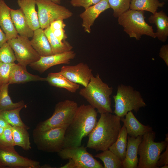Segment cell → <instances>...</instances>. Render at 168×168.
Listing matches in <instances>:
<instances>
[{
  "label": "cell",
  "mask_w": 168,
  "mask_h": 168,
  "mask_svg": "<svg viewBox=\"0 0 168 168\" xmlns=\"http://www.w3.org/2000/svg\"><path fill=\"white\" fill-rule=\"evenodd\" d=\"M97 113L90 105L78 106L65 130L63 148L81 146L82 138L89 134L97 123Z\"/></svg>",
  "instance_id": "1"
},
{
  "label": "cell",
  "mask_w": 168,
  "mask_h": 168,
  "mask_svg": "<svg viewBox=\"0 0 168 168\" xmlns=\"http://www.w3.org/2000/svg\"><path fill=\"white\" fill-rule=\"evenodd\" d=\"M100 114L95 127L88 135L86 147L96 151L109 149L116 141L122 127L120 117L110 113Z\"/></svg>",
  "instance_id": "2"
},
{
  "label": "cell",
  "mask_w": 168,
  "mask_h": 168,
  "mask_svg": "<svg viewBox=\"0 0 168 168\" xmlns=\"http://www.w3.org/2000/svg\"><path fill=\"white\" fill-rule=\"evenodd\" d=\"M113 90V87L103 82L97 74L92 76L87 86L80 90L79 94L100 114L112 113L110 96Z\"/></svg>",
  "instance_id": "3"
},
{
  "label": "cell",
  "mask_w": 168,
  "mask_h": 168,
  "mask_svg": "<svg viewBox=\"0 0 168 168\" xmlns=\"http://www.w3.org/2000/svg\"><path fill=\"white\" fill-rule=\"evenodd\" d=\"M155 133L152 130L145 133L142 136L138 149L140 156L137 168H156L162 152L168 144V135L164 141H154Z\"/></svg>",
  "instance_id": "4"
},
{
  "label": "cell",
  "mask_w": 168,
  "mask_h": 168,
  "mask_svg": "<svg viewBox=\"0 0 168 168\" xmlns=\"http://www.w3.org/2000/svg\"><path fill=\"white\" fill-rule=\"evenodd\" d=\"M144 13V11L129 9L118 17L119 24L130 38L139 40L145 35L156 38L152 26L145 21Z\"/></svg>",
  "instance_id": "5"
},
{
  "label": "cell",
  "mask_w": 168,
  "mask_h": 168,
  "mask_svg": "<svg viewBox=\"0 0 168 168\" xmlns=\"http://www.w3.org/2000/svg\"><path fill=\"white\" fill-rule=\"evenodd\" d=\"M113 98L115 103L114 113L120 118L130 111L137 112L140 108L146 106L140 92L130 86L119 85Z\"/></svg>",
  "instance_id": "6"
},
{
  "label": "cell",
  "mask_w": 168,
  "mask_h": 168,
  "mask_svg": "<svg viewBox=\"0 0 168 168\" xmlns=\"http://www.w3.org/2000/svg\"><path fill=\"white\" fill-rule=\"evenodd\" d=\"M78 107L76 102L68 100L58 102L55 105L52 116L40 123L35 129L42 131L56 127L68 126L72 121Z\"/></svg>",
  "instance_id": "7"
},
{
  "label": "cell",
  "mask_w": 168,
  "mask_h": 168,
  "mask_svg": "<svg viewBox=\"0 0 168 168\" xmlns=\"http://www.w3.org/2000/svg\"><path fill=\"white\" fill-rule=\"evenodd\" d=\"M68 126L56 127L44 131L35 129L34 142L39 150L48 152H58L63 147L64 135Z\"/></svg>",
  "instance_id": "8"
},
{
  "label": "cell",
  "mask_w": 168,
  "mask_h": 168,
  "mask_svg": "<svg viewBox=\"0 0 168 168\" xmlns=\"http://www.w3.org/2000/svg\"><path fill=\"white\" fill-rule=\"evenodd\" d=\"M40 28L44 29L54 21L67 19L73 13L65 7L49 0H36Z\"/></svg>",
  "instance_id": "9"
},
{
  "label": "cell",
  "mask_w": 168,
  "mask_h": 168,
  "mask_svg": "<svg viewBox=\"0 0 168 168\" xmlns=\"http://www.w3.org/2000/svg\"><path fill=\"white\" fill-rule=\"evenodd\" d=\"M13 49L18 63L26 67L38 60L40 56L32 46L29 38L18 35L7 41Z\"/></svg>",
  "instance_id": "10"
},
{
  "label": "cell",
  "mask_w": 168,
  "mask_h": 168,
  "mask_svg": "<svg viewBox=\"0 0 168 168\" xmlns=\"http://www.w3.org/2000/svg\"><path fill=\"white\" fill-rule=\"evenodd\" d=\"M62 160L73 159L77 168H103L104 166L88 152L86 147L80 146L63 148L58 152Z\"/></svg>",
  "instance_id": "11"
},
{
  "label": "cell",
  "mask_w": 168,
  "mask_h": 168,
  "mask_svg": "<svg viewBox=\"0 0 168 168\" xmlns=\"http://www.w3.org/2000/svg\"><path fill=\"white\" fill-rule=\"evenodd\" d=\"M92 70L83 63L73 65H64L61 68L60 73L71 82L86 86L93 75Z\"/></svg>",
  "instance_id": "12"
},
{
  "label": "cell",
  "mask_w": 168,
  "mask_h": 168,
  "mask_svg": "<svg viewBox=\"0 0 168 168\" xmlns=\"http://www.w3.org/2000/svg\"><path fill=\"white\" fill-rule=\"evenodd\" d=\"M76 55L75 52L71 50L49 56H40L38 60L29 65L32 69L42 73L54 66L63 64H69L71 60L74 59Z\"/></svg>",
  "instance_id": "13"
},
{
  "label": "cell",
  "mask_w": 168,
  "mask_h": 168,
  "mask_svg": "<svg viewBox=\"0 0 168 168\" xmlns=\"http://www.w3.org/2000/svg\"><path fill=\"white\" fill-rule=\"evenodd\" d=\"M0 165L12 168H37L40 167L39 162L24 157L15 150L0 149Z\"/></svg>",
  "instance_id": "14"
},
{
  "label": "cell",
  "mask_w": 168,
  "mask_h": 168,
  "mask_svg": "<svg viewBox=\"0 0 168 168\" xmlns=\"http://www.w3.org/2000/svg\"><path fill=\"white\" fill-rule=\"evenodd\" d=\"M110 8L107 0H101L97 3L85 9L79 15L82 20V26L85 32L90 33L91 27L100 15Z\"/></svg>",
  "instance_id": "15"
},
{
  "label": "cell",
  "mask_w": 168,
  "mask_h": 168,
  "mask_svg": "<svg viewBox=\"0 0 168 168\" xmlns=\"http://www.w3.org/2000/svg\"><path fill=\"white\" fill-rule=\"evenodd\" d=\"M45 78L29 72L26 67L15 63L12 66L9 76V84L24 83L31 82L45 81Z\"/></svg>",
  "instance_id": "16"
},
{
  "label": "cell",
  "mask_w": 168,
  "mask_h": 168,
  "mask_svg": "<svg viewBox=\"0 0 168 168\" xmlns=\"http://www.w3.org/2000/svg\"><path fill=\"white\" fill-rule=\"evenodd\" d=\"M142 136L136 138L128 136L127 137V144L125 157L122 161L123 168H137L138 159V149Z\"/></svg>",
  "instance_id": "17"
},
{
  "label": "cell",
  "mask_w": 168,
  "mask_h": 168,
  "mask_svg": "<svg viewBox=\"0 0 168 168\" xmlns=\"http://www.w3.org/2000/svg\"><path fill=\"white\" fill-rule=\"evenodd\" d=\"M125 117L121 118L120 120L124 123L128 134L134 137L142 136L146 133L152 130V127L145 125L139 122L132 111L128 112Z\"/></svg>",
  "instance_id": "18"
},
{
  "label": "cell",
  "mask_w": 168,
  "mask_h": 168,
  "mask_svg": "<svg viewBox=\"0 0 168 168\" xmlns=\"http://www.w3.org/2000/svg\"><path fill=\"white\" fill-rule=\"evenodd\" d=\"M10 9L4 0H0V27L5 34L7 40L18 35L12 19Z\"/></svg>",
  "instance_id": "19"
},
{
  "label": "cell",
  "mask_w": 168,
  "mask_h": 168,
  "mask_svg": "<svg viewBox=\"0 0 168 168\" xmlns=\"http://www.w3.org/2000/svg\"><path fill=\"white\" fill-rule=\"evenodd\" d=\"M17 3L30 29L34 31L40 28L35 10L36 0H17Z\"/></svg>",
  "instance_id": "20"
},
{
  "label": "cell",
  "mask_w": 168,
  "mask_h": 168,
  "mask_svg": "<svg viewBox=\"0 0 168 168\" xmlns=\"http://www.w3.org/2000/svg\"><path fill=\"white\" fill-rule=\"evenodd\" d=\"M31 44L40 56L53 54L51 48L44 30L40 28L34 31Z\"/></svg>",
  "instance_id": "21"
},
{
  "label": "cell",
  "mask_w": 168,
  "mask_h": 168,
  "mask_svg": "<svg viewBox=\"0 0 168 168\" xmlns=\"http://www.w3.org/2000/svg\"><path fill=\"white\" fill-rule=\"evenodd\" d=\"M150 23L156 26V38L162 42H166L168 37V17L162 11L152 14L148 18Z\"/></svg>",
  "instance_id": "22"
},
{
  "label": "cell",
  "mask_w": 168,
  "mask_h": 168,
  "mask_svg": "<svg viewBox=\"0 0 168 168\" xmlns=\"http://www.w3.org/2000/svg\"><path fill=\"white\" fill-rule=\"evenodd\" d=\"M10 15L16 29L19 35L32 37L34 31L29 26L25 17L21 9L14 10L11 8Z\"/></svg>",
  "instance_id": "23"
},
{
  "label": "cell",
  "mask_w": 168,
  "mask_h": 168,
  "mask_svg": "<svg viewBox=\"0 0 168 168\" xmlns=\"http://www.w3.org/2000/svg\"><path fill=\"white\" fill-rule=\"evenodd\" d=\"M45 79L51 86L65 89L73 93L76 92L80 87L79 84L71 82L60 72L49 73Z\"/></svg>",
  "instance_id": "24"
},
{
  "label": "cell",
  "mask_w": 168,
  "mask_h": 168,
  "mask_svg": "<svg viewBox=\"0 0 168 168\" xmlns=\"http://www.w3.org/2000/svg\"><path fill=\"white\" fill-rule=\"evenodd\" d=\"M127 136L126 128L121 127L117 138L109 149L115 154L122 161L125 158L127 144Z\"/></svg>",
  "instance_id": "25"
},
{
  "label": "cell",
  "mask_w": 168,
  "mask_h": 168,
  "mask_svg": "<svg viewBox=\"0 0 168 168\" xmlns=\"http://www.w3.org/2000/svg\"><path fill=\"white\" fill-rule=\"evenodd\" d=\"M9 84L0 86V111L14 109L20 107H26V105L23 101L14 103L8 93Z\"/></svg>",
  "instance_id": "26"
},
{
  "label": "cell",
  "mask_w": 168,
  "mask_h": 168,
  "mask_svg": "<svg viewBox=\"0 0 168 168\" xmlns=\"http://www.w3.org/2000/svg\"><path fill=\"white\" fill-rule=\"evenodd\" d=\"M165 4L158 0H131L129 9L148 11L154 14L159 7H161Z\"/></svg>",
  "instance_id": "27"
},
{
  "label": "cell",
  "mask_w": 168,
  "mask_h": 168,
  "mask_svg": "<svg viewBox=\"0 0 168 168\" xmlns=\"http://www.w3.org/2000/svg\"><path fill=\"white\" fill-rule=\"evenodd\" d=\"M44 30L53 54L70 51L72 49L73 47L68 42L58 40L54 35L49 27L45 28Z\"/></svg>",
  "instance_id": "28"
},
{
  "label": "cell",
  "mask_w": 168,
  "mask_h": 168,
  "mask_svg": "<svg viewBox=\"0 0 168 168\" xmlns=\"http://www.w3.org/2000/svg\"><path fill=\"white\" fill-rule=\"evenodd\" d=\"M27 130L22 127L12 126V135L15 146H19L26 151L31 148L29 135Z\"/></svg>",
  "instance_id": "29"
},
{
  "label": "cell",
  "mask_w": 168,
  "mask_h": 168,
  "mask_svg": "<svg viewBox=\"0 0 168 168\" xmlns=\"http://www.w3.org/2000/svg\"><path fill=\"white\" fill-rule=\"evenodd\" d=\"M95 156L100 159L103 162L105 168H122V161L109 149L102 151Z\"/></svg>",
  "instance_id": "30"
},
{
  "label": "cell",
  "mask_w": 168,
  "mask_h": 168,
  "mask_svg": "<svg viewBox=\"0 0 168 168\" xmlns=\"http://www.w3.org/2000/svg\"><path fill=\"white\" fill-rule=\"evenodd\" d=\"M24 108L20 107L14 109L1 111L2 116L12 126H17L25 128L28 129L29 127L21 120L20 115L21 110Z\"/></svg>",
  "instance_id": "31"
},
{
  "label": "cell",
  "mask_w": 168,
  "mask_h": 168,
  "mask_svg": "<svg viewBox=\"0 0 168 168\" xmlns=\"http://www.w3.org/2000/svg\"><path fill=\"white\" fill-rule=\"evenodd\" d=\"M12 131V126L9 124L4 128L0 136V149L9 150H15Z\"/></svg>",
  "instance_id": "32"
},
{
  "label": "cell",
  "mask_w": 168,
  "mask_h": 168,
  "mask_svg": "<svg viewBox=\"0 0 168 168\" xmlns=\"http://www.w3.org/2000/svg\"><path fill=\"white\" fill-rule=\"evenodd\" d=\"M110 8L113 11V16L118 17L129 9L131 0H107Z\"/></svg>",
  "instance_id": "33"
},
{
  "label": "cell",
  "mask_w": 168,
  "mask_h": 168,
  "mask_svg": "<svg viewBox=\"0 0 168 168\" xmlns=\"http://www.w3.org/2000/svg\"><path fill=\"white\" fill-rule=\"evenodd\" d=\"M16 61L14 52L10 45L6 42L0 47V62L12 63Z\"/></svg>",
  "instance_id": "34"
},
{
  "label": "cell",
  "mask_w": 168,
  "mask_h": 168,
  "mask_svg": "<svg viewBox=\"0 0 168 168\" xmlns=\"http://www.w3.org/2000/svg\"><path fill=\"white\" fill-rule=\"evenodd\" d=\"M14 63H7L0 62V86L9 84V76L11 68Z\"/></svg>",
  "instance_id": "35"
},
{
  "label": "cell",
  "mask_w": 168,
  "mask_h": 168,
  "mask_svg": "<svg viewBox=\"0 0 168 168\" xmlns=\"http://www.w3.org/2000/svg\"><path fill=\"white\" fill-rule=\"evenodd\" d=\"M101 0H70L71 4L74 7H82L86 9Z\"/></svg>",
  "instance_id": "36"
},
{
  "label": "cell",
  "mask_w": 168,
  "mask_h": 168,
  "mask_svg": "<svg viewBox=\"0 0 168 168\" xmlns=\"http://www.w3.org/2000/svg\"><path fill=\"white\" fill-rule=\"evenodd\" d=\"M166 148L165 151L160 155L156 164L157 168L164 165H168V144Z\"/></svg>",
  "instance_id": "37"
},
{
  "label": "cell",
  "mask_w": 168,
  "mask_h": 168,
  "mask_svg": "<svg viewBox=\"0 0 168 168\" xmlns=\"http://www.w3.org/2000/svg\"><path fill=\"white\" fill-rule=\"evenodd\" d=\"M66 25L63 20L58 19L52 22L49 27L52 31L61 29H64Z\"/></svg>",
  "instance_id": "38"
},
{
  "label": "cell",
  "mask_w": 168,
  "mask_h": 168,
  "mask_svg": "<svg viewBox=\"0 0 168 168\" xmlns=\"http://www.w3.org/2000/svg\"><path fill=\"white\" fill-rule=\"evenodd\" d=\"M159 56L164 60L165 63L168 66V45H162L159 52Z\"/></svg>",
  "instance_id": "39"
},
{
  "label": "cell",
  "mask_w": 168,
  "mask_h": 168,
  "mask_svg": "<svg viewBox=\"0 0 168 168\" xmlns=\"http://www.w3.org/2000/svg\"><path fill=\"white\" fill-rule=\"evenodd\" d=\"M52 31L55 36L61 41L64 40L67 38V36L64 29L56 30Z\"/></svg>",
  "instance_id": "40"
},
{
  "label": "cell",
  "mask_w": 168,
  "mask_h": 168,
  "mask_svg": "<svg viewBox=\"0 0 168 168\" xmlns=\"http://www.w3.org/2000/svg\"><path fill=\"white\" fill-rule=\"evenodd\" d=\"M69 161L60 168H77V166L74 161L72 159H69Z\"/></svg>",
  "instance_id": "41"
},
{
  "label": "cell",
  "mask_w": 168,
  "mask_h": 168,
  "mask_svg": "<svg viewBox=\"0 0 168 168\" xmlns=\"http://www.w3.org/2000/svg\"><path fill=\"white\" fill-rule=\"evenodd\" d=\"M7 41L6 35L0 27V47Z\"/></svg>",
  "instance_id": "42"
},
{
  "label": "cell",
  "mask_w": 168,
  "mask_h": 168,
  "mask_svg": "<svg viewBox=\"0 0 168 168\" xmlns=\"http://www.w3.org/2000/svg\"><path fill=\"white\" fill-rule=\"evenodd\" d=\"M9 124L4 118L0 111V127L5 128Z\"/></svg>",
  "instance_id": "43"
},
{
  "label": "cell",
  "mask_w": 168,
  "mask_h": 168,
  "mask_svg": "<svg viewBox=\"0 0 168 168\" xmlns=\"http://www.w3.org/2000/svg\"><path fill=\"white\" fill-rule=\"evenodd\" d=\"M56 3L60 4L61 2V0H49Z\"/></svg>",
  "instance_id": "44"
},
{
  "label": "cell",
  "mask_w": 168,
  "mask_h": 168,
  "mask_svg": "<svg viewBox=\"0 0 168 168\" xmlns=\"http://www.w3.org/2000/svg\"><path fill=\"white\" fill-rule=\"evenodd\" d=\"M4 128L0 127V136L2 133L4 131Z\"/></svg>",
  "instance_id": "45"
}]
</instances>
